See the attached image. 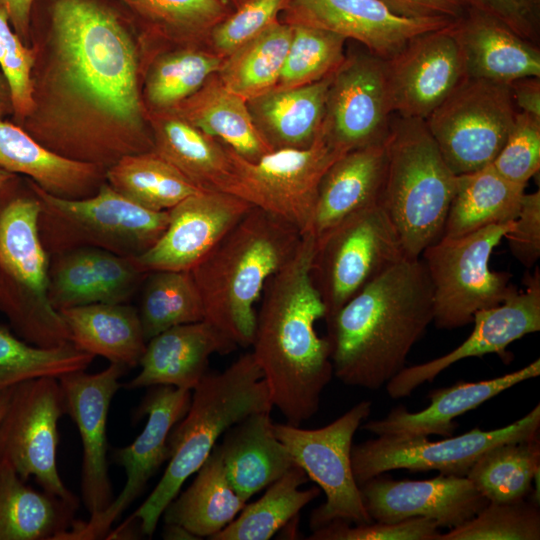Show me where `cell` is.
Returning <instances> with one entry per match:
<instances>
[{
  "label": "cell",
  "mask_w": 540,
  "mask_h": 540,
  "mask_svg": "<svg viewBox=\"0 0 540 540\" xmlns=\"http://www.w3.org/2000/svg\"><path fill=\"white\" fill-rule=\"evenodd\" d=\"M309 480L298 465L271 483L263 496L245 505L237 517L211 540H268L320 494L319 487L300 490Z\"/></svg>",
  "instance_id": "cell-40"
},
{
  "label": "cell",
  "mask_w": 540,
  "mask_h": 540,
  "mask_svg": "<svg viewBox=\"0 0 540 540\" xmlns=\"http://www.w3.org/2000/svg\"><path fill=\"white\" fill-rule=\"evenodd\" d=\"M359 487L371 519L385 523L425 517L451 529L470 520L488 503L466 476L394 480L378 475Z\"/></svg>",
  "instance_id": "cell-23"
},
{
  "label": "cell",
  "mask_w": 540,
  "mask_h": 540,
  "mask_svg": "<svg viewBox=\"0 0 540 540\" xmlns=\"http://www.w3.org/2000/svg\"><path fill=\"white\" fill-rule=\"evenodd\" d=\"M436 521L414 517L394 523L372 521L355 524L334 520L313 530L311 540H438L441 533Z\"/></svg>",
  "instance_id": "cell-51"
},
{
  "label": "cell",
  "mask_w": 540,
  "mask_h": 540,
  "mask_svg": "<svg viewBox=\"0 0 540 540\" xmlns=\"http://www.w3.org/2000/svg\"><path fill=\"white\" fill-rule=\"evenodd\" d=\"M404 257L396 229L380 204L352 215L316 240L311 276L325 319Z\"/></svg>",
  "instance_id": "cell-11"
},
{
  "label": "cell",
  "mask_w": 540,
  "mask_h": 540,
  "mask_svg": "<svg viewBox=\"0 0 540 540\" xmlns=\"http://www.w3.org/2000/svg\"><path fill=\"white\" fill-rule=\"evenodd\" d=\"M524 291L513 292L498 306L474 314L468 338L451 352L422 364L404 367L386 383L391 398L409 396L425 382L433 381L452 364L486 354L504 355L506 348L523 336L540 330V272L524 277Z\"/></svg>",
  "instance_id": "cell-22"
},
{
  "label": "cell",
  "mask_w": 540,
  "mask_h": 540,
  "mask_svg": "<svg viewBox=\"0 0 540 540\" xmlns=\"http://www.w3.org/2000/svg\"><path fill=\"white\" fill-rule=\"evenodd\" d=\"M14 178L0 189V309L16 335L45 348L64 345L69 333L48 296L50 256L39 234L40 201Z\"/></svg>",
  "instance_id": "cell-7"
},
{
  "label": "cell",
  "mask_w": 540,
  "mask_h": 540,
  "mask_svg": "<svg viewBox=\"0 0 540 540\" xmlns=\"http://www.w3.org/2000/svg\"><path fill=\"white\" fill-rule=\"evenodd\" d=\"M138 314L146 341L174 326L204 320L202 299L191 272L148 273Z\"/></svg>",
  "instance_id": "cell-43"
},
{
  "label": "cell",
  "mask_w": 540,
  "mask_h": 540,
  "mask_svg": "<svg viewBox=\"0 0 540 540\" xmlns=\"http://www.w3.org/2000/svg\"><path fill=\"white\" fill-rule=\"evenodd\" d=\"M536 502H488L474 517L441 534L438 540H539Z\"/></svg>",
  "instance_id": "cell-46"
},
{
  "label": "cell",
  "mask_w": 540,
  "mask_h": 540,
  "mask_svg": "<svg viewBox=\"0 0 540 540\" xmlns=\"http://www.w3.org/2000/svg\"><path fill=\"white\" fill-rule=\"evenodd\" d=\"M237 347L205 320L174 326L147 341L140 372L122 386L138 389L169 385L193 390L207 373L213 354H229Z\"/></svg>",
  "instance_id": "cell-24"
},
{
  "label": "cell",
  "mask_w": 540,
  "mask_h": 540,
  "mask_svg": "<svg viewBox=\"0 0 540 540\" xmlns=\"http://www.w3.org/2000/svg\"><path fill=\"white\" fill-rule=\"evenodd\" d=\"M287 0H246L211 31L206 46L222 58L279 20Z\"/></svg>",
  "instance_id": "cell-48"
},
{
  "label": "cell",
  "mask_w": 540,
  "mask_h": 540,
  "mask_svg": "<svg viewBox=\"0 0 540 540\" xmlns=\"http://www.w3.org/2000/svg\"><path fill=\"white\" fill-rule=\"evenodd\" d=\"M114 1L127 12L149 50L206 46L212 29L232 12L221 0Z\"/></svg>",
  "instance_id": "cell-34"
},
{
  "label": "cell",
  "mask_w": 540,
  "mask_h": 540,
  "mask_svg": "<svg viewBox=\"0 0 540 540\" xmlns=\"http://www.w3.org/2000/svg\"><path fill=\"white\" fill-rule=\"evenodd\" d=\"M525 188L502 177L492 164L457 175L442 236L457 237L515 220Z\"/></svg>",
  "instance_id": "cell-37"
},
{
  "label": "cell",
  "mask_w": 540,
  "mask_h": 540,
  "mask_svg": "<svg viewBox=\"0 0 540 540\" xmlns=\"http://www.w3.org/2000/svg\"><path fill=\"white\" fill-rule=\"evenodd\" d=\"M371 412L363 400L332 423L318 429L274 423L277 438L296 465L324 491L326 501L312 511L310 527L320 528L334 520L353 524L371 523L351 465L353 437Z\"/></svg>",
  "instance_id": "cell-13"
},
{
  "label": "cell",
  "mask_w": 540,
  "mask_h": 540,
  "mask_svg": "<svg viewBox=\"0 0 540 540\" xmlns=\"http://www.w3.org/2000/svg\"><path fill=\"white\" fill-rule=\"evenodd\" d=\"M36 0H0V10L7 16L19 39L31 45V17Z\"/></svg>",
  "instance_id": "cell-56"
},
{
  "label": "cell",
  "mask_w": 540,
  "mask_h": 540,
  "mask_svg": "<svg viewBox=\"0 0 540 540\" xmlns=\"http://www.w3.org/2000/svg\"><path fill=\"white\" fill-rule=\"evenodd\" d=\"M153 151L197 188L223 191L231 174L227 146L173 110L147 111Z\"/></svg>",
  "instance_id": "cell-31"
},
{
  "label": "cell",
  "mask_w": 540,
  "mask_h": 540,
  "mask_svg": "<svg viewBox=\"0 0 540 540\" xmlns=\"http://www.w3.org/2000/svg\"><path fill=\"white\" fill-rule=\"evenodd\" d=\"M517 113L509 84L466 77L425 123L449 168L461 175L493 162Z\"/></svg>",
  "instance_id": "cell-12"
},
{
  "label": "cell",
  "mask_w": 540,
  "mask_h": 540,
  "mask_svg": "<svg viewBox=\"0 0 540 540\" xmlns=\"http://www.w3.org/2000/svg\"><path fill=\"white\" fill-rule=\"evenodd\" d=\"M434 319L433 288L421 257H404L327 321L333 375L377 390L398 374Z\"/></svg>",
  "instance_id": "cell-3"
},
{
  "label": "cell",
  "mask_w": 540,
  "mask_h": 540,
  "mask_svg": "<svg viewBox=\"0 0 540 540\" xmlns=\"http://www.w3.org/2000/svg\"><path fill=\"white\" fill-rule=\"evenodd\" d=\"M293 27L274 22L223 59L218 76L246 101L272 90L282 72Z\"/></svg>",
  "instance_id": "cell-41"
},
{
  "label": "cell",
  "mask_w": 540,
  "mask_h": 540,
  "mask_svg": "<svg viewBox=\"0 0 540 540\" xmlns=\"http://www.w3.org/2000/svg\"><path fill=\"white\" fill-rule=\"evenodd\" d=\"M94 358L71 342L51 348L30 344L0 325V391L39 377L85 370Z\"/></svg>",
  "instance_id": "cell-44"
},
{
  "label": "cell",
  "mask_w": 540,
  "mask_h": 540,
  "mask_svg": "<svg viewBox=\"0 0 540 540\" xmlns=\"http://www.w3.org/2000/svg\"><path fill=\"white\" fill-rule=\"evenodd\" d=\"M48 296L58 312L103 303L101 282L90 247L50 255Z\"/></svg>",
  "instance_id": "cell-47"
},
{
  "label": "cell",
  "mask_w": 540,
  "mask_h": 540,
  "mask_svg": "<svg viewBox=\"0 0 540 540\" xmlns=\"http://www.w3.org/2000/svg\"><path fill=\"white\" fill-rule=\"evenodd\" d=\"M227 150L231 174L222 192L284 219L302 235L309 231L322 177L344 155L321 128L308 148L272 150L256 161Z\"/></svg>",
  "instance_id": "cell-10"
},
{
  "label": "cell",
  "mask_w": 540,
  "mask_h": 540,
  "mask_svg": "<svg viewBox=\"0 0 540 540\" xmlns=\"http://www.w3.org/2000/svg\"><path fill=\"white\" fill-rule=\"evenodd\" d=\"M221 1L225 3L233 11L237 9L246 0H221Z\"/></svg>",
  "instance_id": "cell-62"
},
{
  "label": "cell",
  "mask_w": 540,
  "mask_h": 540,
  "mask_svg": "<svg viewBox=\"0 0 540 540\" xmlns=\"http://www.w3.org/2000/svg\"><path fill=\"white\" fill-rule=\"evenodd\" d=\"M272 408L263 373L251 352L223 372H207L192 390L187 413L169 434L170 457L163 476L130 516L138 520L141 533L152 537L164 509L230 427L250 414Z\"/></svg>",
  "instance_id": "cell-5"
},
{
  "label": "cell",
  "mask_w": 540,
  "mask_h": 540,
  "mask_svg": "<svg viewBox=\"0 0 540 540\" xmlns=\"http://www.w3.org/2000/svg\"><path fill=\"white\" fill-rule=\"evenodd\" d=\"M384 61L391 108L402 118L425 120L466 78L451 24L413 37Z\"/></svg>",
  "instance_id": "cell-18"
},
{
  "label": "cell",
  "mask_w": 540,
  "mask_h": 540,
  "mask_svg": "<svg viewBox=\"0 0 540 540\" xmlns=\"http://www.w3.org/2000/svg\"><path fill=\"white\" fill-rule=\"evenodd\" d=\"M14 107L9 82L6 76L0 71V119L7 116L13 117Z\"/></svg>",
  "instance_id": "cell-58"
},
{
  "label": "cell",
  "mask_w": 540,
  "mask_h": 540,
  "mask_svg": "<svg viewBox=\"0 0 540 540\" xmlns=\"http://www.w3.org/2000/svg\"><path fill=\"white\" fill-rule=\"evenodd\" d=\"M540 472V441L529 440L497 445L484 452L466 477L488 502L523 500L532 491Z\"/></svg>",
  "instance_id": "cell-42"
},
{
  "label": "cell",
  "mask_w": 540,
  "mask_h": 540,
  "mask_svg": "<svg viewBox=\"0 0 540 540\" xmlns=\"http://www.w3.org/2000/svg\"><path fill=\"white\" fill-rule=\"evenodd\" d=\"M246 505L225 473L219 445L198 469L191 485L179 492L164 509V523L179 524L200 539L230 524Z\"/></svg>",
  "instance_id": "cell-36"
},
{
  "label": "cell",
  "mask_w": 540,
  "mask_h": 540,
  "mask_svg": "<svg viewBox=\"0 0 540 540\" xmlns=\"http://www.w3.org/2000/svg\"><path fill=\"white\" fill-rule=\"evenodd\" d=\"M333 76L304 86L273 88L247 101L256 128L272 150L304 149L313 144Z\"/></svg>",
  "instance_id": "cell-30"
},
{
  "label": "cell",
  "mask_w": 540,
  "mask_h": 540,
  "mask_svg": "<svg viewBox=\"0 0 540 540\" xmlns=\"http://www.w3.org/2000/svg\"><path fill=\"white\" fill-rule=\"evenodd\" d=\"M171 110L246 160L256 161L272 151L256 128L247 101L230 91L217 73Z\"/></svg>",
  "instance_id": "cell-35"
},
{
  "label": "cell",
  "mask_w": 540,
  "mask_h": 540,
  "mask_svg": "<svg viewBox=\"0 0 540 540\" xmlns=\"http://www.w3.org/2000/svg\"><path fill=\"white\" fill-rule=\"evenodd\" d=\"M279 20L355 40L383 60L398 53L413 37L453 22L439 17H404L380 0H287Z\"/></svg>",
  "instance_id": "cell-20"
},
{
  "label": "cell",
  "mask_w": 540,
  "mask_h": 540,
  "mask_svg": "<svg viewBox=\"0 0 540 540\" xmlns=\"http://www.w3.org/2000/svg\"><path fill=\"white\" fill-rule=\"evenodd\" d=\"M491 164L505 179L527 186L540 168V118L518 112L504 145Z\"/></svg>",
  "instance_id": "cell-50"
},
{
  "label": "cell",
  "mask_w": 540,
  "mask_h": 540,
  "mask_svg": "<svg viewBox=\"0 0 540 540\" xmlns=\"http://www.w3.org/2000/svg\"><path fill=\"white\" fill-rule=\"evenodd\" d=\"M46 20L45 53L33 43V109L19 126L48 150L105 170L152 151L142 97L146 46L124 8L114 0H48Z\"/></svg>",
  "instance_id": "cell-1"
},
{
  "label": "cell",
  "mask_w": 540,
  "mask_h": 540,
  "mask_svg": "<svg viewBox=\"0 0 540 540\" xmlns=\"http://www.w3.org/2000/svg\"><path fill=\"white\" fill-rule=\"evenodd\" d=\"M165 540H197L200 539L185 527L176 523H165L162 531Z\"/></svg>",
  "instance_id": "cell-59"
},
{
  "label": "cell",
  "mask_w": 540,
  "mask_h": 540,
  "mask_svg": "<svg viewBox=\"0 0 540 540\" xmlns=\"http://www.w3.org/2000/svg\"><path fill=\"white\" fill-rule=\"evenodd\" d=\"M16 177V174L0 168V189H2L8 182H10Z\"/></svg>",
  "instance_id": "cell-61"
},
{
  "label": "cell",
  "mask_w": 540,
  "mask_h": 540,
  "mask_svg": "<svg viewBox=\"0 0 540 540\" xmlns=\"http://www.w3.org/2000/svg\"><path fill=\"white\" fill-rule=\"evenodd\" d=\"M64 414L58 378L39 377L15 385L0 422V457L24 481L33 477L44 491L79 503L57 468L58 422Z\"/></svg>",
  "instance_id": "cell-15"
},
{
  "label": "cell",
  "mask_w": 540,
  "mask_h": 540,
  "mask_svg": "<svg viewBox=\"0 0 540 540\" xmlns=\"http://www.w3.org/2000/svg\"><path fill=\"white\" fill-rule=\"evenodd\" d=\"M36 48L25 45L0 10V68L6 76L13 100V120L20 125L32 112V71Z\"/></svg>",
  "instance_id": "cell-49"
},
{
  "label": "cell",
  "mask_w": 540,
  "mask_h": 540,
  "mask_svg": "<svg viewBox=\"0 0 540 540\" xmlns=\"http://www.w3.org/2000/svg\"><path fill=\"white\" fill-rule=\"evenodd\" d=\"M315 240L304 234L293 257L266 283L251 352L276 407L300 426L320 406L333 376L331 343L315 323L326 309L311 276Z\"/></svg>",
  "instance_id": "cell-2"
},
{
  "label": "cell",
  "mask_w": 540,
  "mask_h": 540,
  "mask_svg": "<svg viewBox=\"0 0 540 540\" xmlns=\"http://www.w3.org/2000/svg\"><path fill=\"white\" fill-rule=\"evenodd\" d=\"M539 427L540 405L537 404L528 414L507 426L494 430L474 428L437 442H431L425 436L378 435L352 446V471L359 486L395 469L436 470L444 475L466 476L484 452L500 444L537 437Z\"/></svg>",
  "instance_id": "cell-14"
},
{
  "label": "cell",
  "mask_w": 540,
  "mask_h": 540,
  "mask_svg": "<svg viewBox=\"0 0 540 540\" xmlns=\"http://www.w3.org/2000/svg\"><path fill=\"white\" fill-rule=\"evenodd\" d=\"M90 251L100 278L103 303H127L148 273L142 271L133 258L93 247Z\"/></svg>",
  "instance_id": "cell-52"
},
{
  "label": "cell",
  "mask_w": 540,
  "mask_h": 540,
  "mask_svg": "<svg viewBox=\"0 0 540 540\" xmlns=\"http://www.w3.org/2000/svg\"><path fill=\"white\" fill-rule=\"evenodd\" d=\"M385 171L384 143L339 157L322 177L307 234L316 241L352 215L379 204Z\"/></svg>",
  "instance_id": "cell-27"
},
{
  "label": "cell",
  "mask_w": 540,
  "mask_h": 540,
  "mask_svg": "<svg viewBox=\"0 0 540 540\" xmlns=\"http://www.w3.org/2000/svg\"><path fill=\"white\" fill-rule=\"evenodd\" d=\"M379 204L393 223L404 254L419 258L441 238L457 186L425 120L393 115Z\"/></svg>",
  "instance_id": "cell-6"
},
{
  "label": "cell",
  "mask_w": 540,
  "mask_h": 540,
  "mask_svg": "<svg viewBox=\"0 0 540 540\" xmlns=\"http://www.w3.org/2000/svg\"><path fill=\"white\" fill-rule=\"evenodd\" d=\"M513 221L457 237L442 236L422 252L433 288L437 328L470 324L476 312L498 306L517 290L510 284L509 273L489 267L494 248Z\"/></svg>",
  "instance_id": "cell-9"
},
{
  "label": "cell",
  "mask_w": 540,
  "mask_h": 540,
  "mask_svg": "<svg viewBox=\"0 0 540 540\" xmlns=\"http://www.w3.org/2000/svg\"><path fill=\"white\" fill-rule=\"evenodd\" d=\"M223 59L201 45L169 46L149 52L142 81L147 111L175 108L218 73Z\"/></svg>",
  "instance_id": "cell-38"
},
{
  "label": "cell",
  "mask_w": 540,
  "mask_h": 540,
  "mask_svg": "<svg viewBox=\"0 0 540 540\" xmlns=\"http://www.w3.org/2000/svg\"><path fill=\"white\" fill-rule=\"evenodd\" d=\"M192 390L169 385L151 386L135 416H147L142 432L128 446L115 448L112 460L121 466L126 482L116 498L100 514L77 521L62 540L105 539L111 526L142 494L148 481L169 460L168 437L174 425L187 413Z\"/></svg>",
  "instance_id": "cell-16"
},
{
  "label": "cell",
  "mask_w": 540,
  "mask_h": 540,
  "mask_svg": "<svg viewBox=\"0 0 540 540\" xmlns=\"http://www.w3.org/2000/svg\"><path fill=\"white\" fill-rule=\"evenodd\" d=\"M465 76L510 84L540 77V48L501 21L474 9L451 23Z\"/></svg>",
  "instance_id": "cell-25"
},
{
  "label": "cell",
  "mask_w": 540,
  "mask_h": 540,
  "mask_svg": "<svg viewBox=\"0 0 540 540\" xmlns=\"http://www.w3.org/2000/svg\"><path fill=\"white\" fill-rule=\"evenodd\" d=\"M105 181L128 200L153 211H167L202 191L153 150L121 157L106 169Z\"/></svg>",
  "instance_id": "cell-39"
},
{
  "label": "cell",
  "mask_w": 540,
  "mask_h": 540,
  "mask_svg": "<svg viewBox=\"0 0 540 540\" xmlns=\"http://www.w3.org/2000/svg\"><path fill=\"white\" fill-rule=\"evenodd\" d=\"M40 201L38 227L49 256L93 247L135 258L161 237L169 211H153L128 200L106 181L86 198L70 199L44 191L30 179Z\"/></svg>",
  "instance_id": "cell-8"
},
{
  "label": "cell",
  "mask_w": 540,
  "mask_h": 540,
  "mask_svg": "<svg viewBox=\"0 0 540 540\" xmlns=\"http://www.w3.org/2000/svg\"><path fill=\"white\" fill-rule=\"evenodd\" d=\"M270 412L242 419L224 433L219 445L228 481L245 501L295 465L275 434Z\"/></svg>",
  "instance_id": "cell-29"
},
{
  "label": "cell",
  "mask_w": 540,
  "mask_h": 540,
  "mask_svg": "<svg viewBox=\"0 0 540 540\" xmlns=\"http://www.w3.org/2000/svg\"><path fill=\"white\" fill-rule=\"evenodd\" d=\"M25 482L0 457V540H61L76 522L79 503Z\"/></svg>",
  "instance_id": "cell-33"
},
{
  "label": "cell",
  "mask_w": 540,
  "mask_h": 540,
  "mask_svg": "<svg viewBox=\"0 0 540 540\" xmlns=\"http://www.w3.org/2000/svg\"><path fill=\"white\" fill-rule=\"evenodd\" d=\"M518 112L540 118V77H524L509 84Z\"/></svg>",
  "instance_id": "cell-57"
},
{
  "label": "cell",
  "mask_w": 540,
  "mask_h": 540,
  "mask_svg": "<svg viewBox=\"0 0 540 540\" xmlns=\"http://www.w3.org/2000/svg\"><path fill=\"white\" fill-rule=\"evenodd\" d=\"M394 13L410 18H447L455 21L466 12L461 0H380Z\"/></svg>",
  "instance_id": "cell-55"
},
{
  "label": "cell",
  "mask_w": 540,
  "mask_h": 540,
  "mask_svg": "<svg viewBox=\"0 0 540 540\" xmlns=\"http://www.w3.org/2000/svg\"><path fill=\"white\" fill-rule=\"evenodd\" d=\"M385 61L347 53L330 84L321 130L340 153L384 143L393 117Z\"/></svg>",
  "instance_id": "cell-17"
},
{
  "label": "cell",
  "mask_w": 540,
  "mask_h": 540,
  "mask_svg": "<svg viewBox=\"0 0 540 540\" xmlns=\"http://www.w3.org/2000/svg\"><path fill=\"white\" fill-rule=\"evenodd\" d=\"M69 341L127 369L139 365L146 349L138 310L127 303H94L59 311Z\"/></svg>",
  "instance_id": "cell-32"
},
{
  "label": "cell",
  "mask_w": 540,
  "mask_h": 540,
  "mask_svg": "<svg viewBox=\"0 0 540 540\" xmlns=\"http://www.w3.org/2000/svg\"><path fill=\"white\" fill-rule=\"evenodd\" d=\"M292 39L274 88L287 89L317 82L335 73L346 58V38L319 28L293 25Z\"/></svg>",
  "instance_id": "cell-45"
},
{
  "label": "cell",
  "mask_w": 540,
  "mask_h": 540,
  "mask_svg": "<svg viewBox=\"0 0 540 540\" xmlns=\"http://www.w3.org/2000/svg\"><path fill=\"white\" fill-rule=\"evenodd\" d=\"M474 9L504 23L520 37L539 45L540 0H461Z\"/></svg>",
  "instance_id": "cell-53"
},
{
  "label": "cell",
  "mask_w": 540,
  "mask_h": 540,
  "mask_svg": "<svg viewBox=\"0 0 540 540\" xmlns=\"http://www.w3.org/2000/svg\"><path fill=\"white\" fill-rule=\"evenodd\" d=\"M301 232L284 219L252 208L194 267L204 320L237 346L252 345L255 303L267 281L295 254Z\"/></svg>",
  "instance_id": "cell-4"
},
{
  "label": "cell",
  "mask_w": 540,
  "mask_h": 540,
  "mask_svg": "<svg viewBox=\"0 0 540 540\" xmlns=\"http://www.w3.org/2000/svg\"><path fill=\"white\" fill-rule=\"evenodd\" d=\"M0 168L22 174L55 196L79 199L95 194L106 170L62 157L14 122L0 119Z\"/></svg>",
  "instance_id": "cell-28"
},
{
  "label": "cell",
  "mask_w": 540,
  "mask_h": 540,
  "mask_svg": "<svg viewBox=\"0 0 540 540\" xmlns=\"http://www.w3.org/2000/svg\"><path fill=\"white\" fill-rule=\"evenodd\" d=\"M252 208L221 191H199L169 209L166 229L156 243L133 258L146 272L191 271Z\"/></svg>",
  "instance_id": "cell-21"
},
{
  "label": "cell",
  "mask_w": 540,
  "mask_h": 540,
  "mask_svg": "<svg viewBox=\"0 0 540 540\" xmlns=\"http://www.w3.org/2000/svg\"><path fill=\"white\" fill-rule=\"evenodd\" d=\"M126 370L121 364L110 363L97 373L80 370L58 378L66 414L81 438V497L90 517L102 513L114 499L107 460V420Z\"/></svg>",
  "instance_id": "cell-19"
},
{
  "label": "cell",
  "mask_w": 540,
  "mask_h": 540,
  "mask_svg": "<svg viewBox=\"0 0 540 540\" xmlns=\"http://www.w3.org/2000/svg\"><path fill=\"white\" fill-rule=\"evenodd\" d=\"M506 238L512 255L526 268L540 257V191L524 193L520 211Z\"/></svg>",
  "instance_id": "cell-54"
},
{
  "label": "cell",
  "mask_w": 540,
  "mask_h": 540,
  "mask_svg": "<svg viewBox=\"0 0 540 540\" xmlns=\"http://www.w3.org/2000/svg\"><path fill=\"white\" fill-rule=\"evenodd\" d=\"M540 374V359L529 365L493 378L478 382H458L429 394L430 405L412 413L404 406L390 411L383 419L371 420L363 428L378 435L403 437L439 435L450 437L457 425L454 419L473 410L503 391Z\"/></svg>",
  "instance_id": "cell-26"
},
{
  "label": "cell",
  "mask_w": 540,
  "mask_h": 540,
  "mask_svg": "<svg viewBox=\"0 0 540 540\" xmlns=\"http://www.w3.org/2000/svg\"><path fill=\"white\" fill-rule=\"evenodd\" d=\"M13 387L5 389L3 391H0V422H1V420H2V418L4 416V413H5L6 409H7Z\"/></svg>",
  "instance_id": "cell-60"
}]
</instances>
